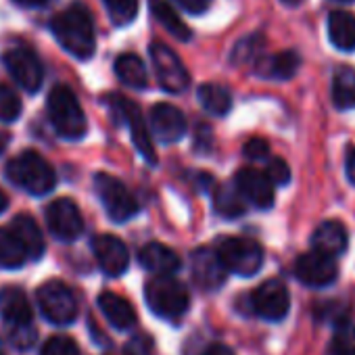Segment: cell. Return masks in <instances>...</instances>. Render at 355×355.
Listing matches in <instances>:
<instances>
[{
  "label": "cell",
  "mask_w": 355,
  "mask_h": 355,
  "mask_svg": "<svg viewBox=\"0 0 355 355\" xmlns=\"http://www.w3.org/2000/svg\"><path fill=\"white\" fill-rule=\"evenodd\" d=\"M51 30L57 38V42L76 59L86 61L94 55L96 51V34H94V24L90 11L76 3L55 15Z\"/></svg>",
  "instance_id": "cell-1"
},
{
  "label": "cell",
  "mask_w": 355,
  "mask_h": 355,
  "mask_svg": "<svg viewBox=\"0 0 355 355\" xmlns=\"http://www.w3.org/2000/svg\"><path fill=\"white\" fill-rule=\"evenodd\" d=\"M9 180L21 191L42 197L49 195L57 184V173L53 165L36 150H24L7 165Z\"/></svg>",
  "instance_id": "cell-2"
},
{
  "label": "cell",
  "mask_w": 355,
  "mask_h": 355,
  "mask_svg": "<svg viewBox=\"0 0 355 355\" xmlns=\"http://www.w3.org/2000/svg\"><path fill=\"white\" fill-rule=\"evenodd\" d=\"M144 295L153 313L163 320H175L184 315L191 305V295L187 286L171 274H157L153 280H148Z\"/></svg>",
  "instance_id": "cell-3"
},
{
  "label": "cell",
  "mask_w": 355,
  "mask_h": 355,
  "mask_svg": "<svg viewBox=\"0 0 355 355\" xmlns=\"http://www.w3.org/2000/svg\"><path fill=\"white\" fill-rule=\"evenodd\" d=\"M49 117L59 136L78 140L86 134L88 121L84 109L71 88L59 84L49 94Z\"/></svg>",
  "instance_id": "cell-4"
},
{
  "label": "cell",
  "mask_w": 355,
  "mask_h": 355,
  "mask_svg": "<svg viewBox=\"0 0 355 355\" xmlns=\"http://www.w3.org/2000/svg\"><path fill=\"white\" fill-rule=\"evenodd\" d=\"M218 253L226 270L236 276H253L263 266V249L253 239H245V236L224 239L218 245Z\"/></svg>",
  "instance_id": "cell-5"
},
{
  "label": "cell",
  "mask_w": 355,
  "mask_h": 355,
  "mask_svg": "<svg viewBox=\"0 0 355 355\" xmlns=\"http://www.w3.org/2000/svg\"><path fill=\"white\" fill-rule=\"evenodd\" d=\"M94 191L107 211V216L113 222H128L138 214V203L134 195L125 189L123 182H119L115 175L109 173H96L94 175Z\"/></svg>",
  "instance_id": "cell-6"
},
{
  "label": "cell",
  "mask_w": 355,
  "mask_h": 355,
  "mask_svg": "<svg viewBox=\"0 0 355 355\" xmlns=\"http://www.w3.org/2000/svg\"><path fill=\"white\" fill-rule=\"evenodd\" d=\"M38 303L44 318L53 324L65 326L78 318V301L73 291L61 280H49L38 288Z\"/></svg>",
  "instance_id": "cell-7"
},
{
  "label": "cell",
  "mask_w": 355,
  "mask_h": 355,
  "mask_svg": "<svg viewBox=\"0 0 355 355\" xmlns=\"http://www.w3.org/2000/svg\"><path fill=\"white\" fill-rule=\"evenodd\" d=\"M148 53H150V61H153V67H155L157 82H159V86L163 90L180 94V92H184L189 88L191 76H189L184 63L180 61V57H178L167 44L153 42Z\"/></svg>",
  "instance_id": "cell-8"
},
{
  "label": "cell",
  "mask_w": 355,
  "mask_h": 355,
  "mask_svg": "<svg viewBox=\"0 0 355 355\" xmlns=\"http://www.w3.org/2000/svg\"><path fill=\"white\" fill-rule=\"evenodd\" d=\"M3 63L9 76L26 92H38L44 80V69L40 59L28 49H11L3 55Z\"/></svg>",
  "instance_id": "cell-9"
},
{
  "label": "cell",
  "mask_w": 355,
  "mask_h": 355,
  "mask_svg": "<svg viewBox=\"0 0 355 355\" xmlns=\"http://www.w3.org/2000/svg\"><path fill=\"white\" fill-rule=\"evenodd\" d=\"M111 107L115 109L117 117H121L130 132H132V140L136 144V148L140 150V155L148 161V163H157V155H155V146H153V132L150 125H146L138 105H134L132 101L123 98V96H111Z\"/></svg>",
  "instance_id": "cell-10"
},
{
  "label": "cell",
  "mask_w": 355,
  "mask_h": 355,
  "mask_svg": "<svg viewBox=\"0 0 355 355\" xmlns=\"http://www.w3.org/2000/svg\"><path fill=\"white\" fill-rule=\"evenodd\" d=\"M49 230L65 243L76 241L84 232V218L80 207L71 199H57L46 207Z\"/></svg>",
  "instance_id": "cell-11"
},
{
  "label": "cell",
  "mask_w": 355,
  "mask_h": 355,
  "mask_svg": "<svg viewBox=\"0 0 355 355\" xmlns=\"http://www.w3.org/2000/svg\"><path fill=\"white\" fill-rule=\"evenodd\" d=\"M253 309L263 320H270V322L284 320L291 309V295L284 282L268 280L259 284L257 291L253 293Z\"/></svg>",
  "instance_id": "cell-12"
},
{
  "label": "cell",
  "mask_w": 355,
  "mask_h": 355,
  "mask_svg": "<svg viewBox=\"0 0 355 355\" xmlns=\"http://www.w3.org/2000/svg\"><path fill=\"white\" fill-rule=\"evenodd\" d=\"M295 276L299 282H303L305 286H311V288L328 286L336 278L334 257L324 255L320 251L305 253L295 261Z\"/></svg>",
  "instance_id": "cell-13"
},
{
  "label": "cell",
  "mask_w": 355,
  "mask_h": 355,
  "mask_svg": "<svg viewBox=\"0 0 355 355\" xmlns=\"http://www.w3.org/2000/svg\"><path fill=\"white\" fill-rule=\"evenodd\" d=\"M234 182L245 197L247 203H251L257 209H270L274 203V182L266 171L245 167L236 173Z\"/></svg>",
  "instance_id": "cell-14"
},
{
  "label": "cell",
  "mask_w": 355,
  "mask_h": 355,
  "mask_svg": "<svg viewBox=\"0 0 355 355\" xmlns=\"http://www.w3.org/2000/svg\"><path fill=\"white\" fill-rule=\"evenodd\" d=\"M148 125L150 132L165 144L178 142L187 134V117L184 113L169 105V103H157L148 113Z\"/></svg>",
  "instance_id": "cell-15"
},
{
  "label": "cell",
  "mask_w": 355,
  "mask_h": 355,
  "mask_svg": "<svg viewBox=\"0 0 355 355\" xmlns=\"http://www.w3.org/2000/svg\"><path fill=\"white\" fill-rule=\"evenodd\" d=\"M92 251H94V257H96L101 270L111 278L121 276L130 266L128 247L123 245L121 239H117L113 234H98L92 241Z\"/></svg>",
  "instance_id": "cell-16"
},
{
  "label": "cell",
  "mask_w": 355,
  "mask_h": 355,
  "mask_svg": "<svg viewBox=\"0 0 355 355\" xmlns=\"http://www.w3.org/2000/svg\"><path fill=\"white\" fill-rule=\"evenodd\" d=\"M193 278L205 291H216L226 282V266L218 253V249H197L191 259Z\"/></svg>",
  "instance_id": "cell-17"
},
{
  "label": "cell",
  "mask_w": 355,
  "mask_h": 355,
  "mask_svg": "<svg viewBox=\"0 0 355 355\" xmlns=\"http://www.w3.org/2000/svg\"><path fill=\"white\" fill-rule=\"evenodd\" d=\"M32 305L19 286H5L0 291V318L11 328L32 324Z\"/></svg>",
  "instance_id": "cell-18"
},
{
  "label": "cell",
  "mask_w": 355,
  "mask_h": 355,
  "mask_svg": "<svg viewBox=\"0 0 355 355\" xmlns=\"http://www.w3.org/2000/svg\"><path fill=\"white\" fill-rule=\"evenodd\" d=\"M347 245H349L347 228L340 222H336V220H330V222L320 224L315 228L313 236H311L313 251H320V253L330 255V257L343 255L347 251Z\"/></svg>",
  "instance_id": "cell-19"
},
{
  "label": "cell",
  "mask_w": 355,
  "mask_h": 355,
  "mask_svg": "<svg viewBox=\"0 0 355 355\" xmlns=\"http://www.w3.org/2000/svg\"><path fill=\"white\" fill-rule=\"evenodd\" d=\"M138 261L144 270H148L153 274H173L182 266L180 257L161 243L144 245L138 253Z\"/></svg>",
  "instance_id": "cell-20"
},
{
  "label": "cell",
  "mask_w": 355,
  "mask_h": 355,
  "mask_svg": "<svg viewBox=\"0 0 355 355\" xmlns=\"http://www.w3.org/2000/svg\"><path fill=\"white\" fill-rule=\"evenodd\" d=\"M98 307L109 324L117 330H128L136 324V311L132 303L115 293H103L98 297Z\"/></svg>",
  "instance_id": "cell-21"
},
{
  "label": "cell",
  "mask_w": 355,
  "mask_h": 355,
  "mask_svg": "<svg viewBox=\"0 0 355 355\" xmlns=\"http://www.w3.org/2000/svg\"><path fill=\"white\" fill-rule=\"evenodd\" d=\"M299 65H301V59L295 51H282L278 55L259 59V63L255 65V71L261 78H270V80H291L297 73Z\"/></svg>",
  "instance_id": "cell-22"
},
{
  "label": "cell",
  "mask_w": 355,
  "mask_h": 355,
  "mask_svg": "<svg viewBox=\"0 0 355 355\" xmlns=\"http://www.w3.org/2000/svg\"><path fill=\"white\" fill-rule=\"evenodd\" d=\"M11 230L15 232V236L24 245V249H26L30 259L36 261V259H40L44 255V249H46L44 236H42V230H40V226L36 224V220L32 216H26V214L17 216L13 220Z\"/></svg>",
  "instance_id": "cell-23"
},
{
  "label": "cell",
  "mask_w": 355,
  "mask_h": 355,
  "mask_svg": "<svg viewBox=\"0 0 355 355\" xmlns=\"http://www.w3.org/2000/svg\"><path fill=\"white\" fill-rule=\"evenodd\" d=\"M328 38L338 51H355V15L347 11H334L328 15Z\"/></svg>",
  "instance_id": "cell-24"
},
{
  "label": "cell",
  "mask_w": 355,
  "mask_h": 355,
  "mask_svg": "<svg viewBox=\"0 0 355 355\" xmlns=\"http://www.w3.org/2000/svg\"><path fill=\"white\" fill-rule=\"evenodd\" d=\"M150 13L157 19V24L163 30H167L173 38L191 40V36H193L191 28L180 19V15L175 13V9L169 3H165V0H150Z\"/></svg>",
  "instance_id": "cell-25"
},
{
  "label": "cell",
  "mask_w": 355,
  "mask_h": 355,
  "mask_svg": "<svg viewBox=\"0 0 355 355\" xmlns=\"http://www.w3.org/2000/svg\"><path fill=\"white\" fill-rule=\"evenodd\" d=\"M214 205L216 211L224 218H239L247 209V201L241 195L236 182L234 184H218L214 193Z\"/></svg>",
  "instance_id": "cell-26"
},
{
  "label": "cell",
  "mask_w": 355,
  "mask_h": 355,
  "mask_svg": "<svg viewBox=\"0 0 355 355\" xmlns=\"http://www.w3.org/2000/svg\"><path fill=\"white\" fill-rule=\"evenodd\" d=\"M201 107L216 117H224L232 109V94L220 84H203L197 92Z\"/></svg>",
  "instance_id": "cell-27"
},
{
  "label": "cell",
  "mask_w": 355,
  "mask_h": 355,
  "mask_svg": "<svg viewBox=\"0 0 355 355\" xmlns=\"http://www.w3.org/2000/svg\"><path fill=\"white\" fill-rule=\"evenodd\" d=\"M115 76L130 88H144L148 84V76L142 59L130 53L115 59Z\"/></svg>",
  "instance_id": "cell-28"
},
{
  "label": "cell",
  "mask_w": 355,
  "mask_h": 355,
  "mask_svg": "<svg viewBox=\"0 0 355 355\" xmlns=\"http://www.w3.org/2000/svg\"><path fill=\"white\" fill-rule=\"evenodd\" d=\"M332 103L336 109L347 111L355 107V69L340 67L332 80Z\"/></svg>",
  "instance_id": "cell-29"
},
{
  "label": "cell",
  "mask_w": 355,
  "mask_h": 355,
  "mask_svg": "<svg viewBox=\"0 0 355 355\" xmlns=\"http://www.w3.org/2000/svg\"><path fill=\"white\" fill-rule=\"evenodd\" d=\"M28 253L13 230L0 228V268L17 270L28 261Z\"/></svg>",
  "instance_id": "cell-30"
},
{
  "label": "cell",
  "mask_w": 355,
  "mask_h": 355,
  "mask_svg": "<svg viewBox=\"0 0 355 355\" xmlns=\"http://www.w3.org/2000/svg\"><path fill=\"white\" fill-rule=\"evenodd\" d=\"M328 355H355V324L340 320L330 338Z\"/></svg>",
  "instance_id": "cell-31"
},
{
  "label": "cell",
  "mask_w": 355,
  "mask_h": 355,
  "mask_svg": "<svg viewBox=\"0 0 355 355\" xmlns=\"http://www.w3.org/2000/svg\"><path fill=\"white\" fill-rule=\"evenodd\" d=\"M115 26H128L138 13V0H103Z\"/></svg>",
  "instance_id": "cell-32"
},
{
  "label": "cell",
  "mask_w": 355,
  "mask_h": 355,
  "mask_svg": "<svg viewBox=\"0 0 355 355\" xmlns=\"http://www.w3.org/2000/svg\"><path fill=\"white\" fill-rule=\"evenodd\" d=\"M21 115V101L17 92L5 84H0V121L11 123Z\"/></svg>",
  "instance_id": "cell-33"
},
{
  "label": "cell",
  "mask_w": 355,
  "mask_h": 355,
  "mask_svg": "<svg viewBox=\"0 0 355 355\" xmlns=\"http://www.w3.org/2000/svg\"><path fill=\"white\" fill-rule=\"evenodd\" d=\"M40 355H80V349L69 336H53L46 340Z\"/></svg>",
  "instance_id": "cell-34"
},
{
  "label": "cell",
  "mask_w": 355,
  "mask_h": 355,
  "mask_svg": "<svg viewBox=\"0 0 355 355\" xmlns=\"http://www.w3.org/2000/svg\"><path fill=\"white\" fill-rule=\"evenodd\" d=\"M266 173L270 175V180L274 182V187H282V184H288L291 180V169L286 165V161L282 159H270L268 165H266Z\"/></svg>",
  "instance_id": "cell-35"
},
{
  "label": "cell",
  "mask_w": 355,
  "mask_h": 355,
  "mask_svg": "<svg viewBox=\"0 0 355 355\" xmlns=\"http://www.w3.org/2000/svg\"><path fill=\"white\" fill-rule=\"evenodd\" d=\"M9 336H11V343L17 347V349H30L36 340V330L32 328V324L28 326H15L9 330Z\"/></svg>",
  "instance_id": "cell-36"
},
{
  "label": "cell",
  "mask_w": 355,
  "mask_h": 355,
  "mask_svg": "<svg viewBox=\"0 0 355 355\" xmlns=\"http://www.w3.org/2000/svg\"><path fill=\"white\" fill-rule=\"evenodd\" d=\"M123 355H153V338L146 334H136L128 340Z\"/></svg>",
  "instance_id": "cell-37"
},
{
  "label": "cell",
  "mask_w": 355,
  "mask_h": 355,
  "mask_svg": "<svg viewBox=\"0 0 355 355\" xmlns=\"http://www.w3.org/2000/svg\"><path fill=\"white\" fill-rule=\"evenodd\" d=\"M243 153H245V157L251 159V161H263V159H268V155H270V146H268V142L261 140V138H251V140L245 144Z\"/></svg>",
  "instance_id": "cell-38"
},
{
  "label": "cell",
  "mask_w": 355,
  "mask_h": 355,
  "mask_svg": "<svg viewBox=\"0 0 355 355\" xmlns=\"http://www.w3.org/2000/svg\"><path fill=\"white\" fill-rule=\"evenodd\" d=\"M173 3H178L187 13L193 15H201L211 7V0H173Z\"/></svg>",
  "instance_id": "cell-39"
},
{
  "label": "cell",
  "mask_w": 355,
  "mask_h": 355,
  "mask_svg": "<svg viewBox=\"0 0 355 355\" xmlns=\"http://www.w3.org/2000/svg\"><path fill=\"white\" fill-rule=\"evenodd\" d=\"M345 173L347 180L355 187V146H349L347 157H345Z\"/></svg>",
  "instance_id": "cell-40"
},
{
  "label": "cell",
  "mask_w": 355,
  "mask_h": 355,
  "mask_svg": "<svg viewBox=\"0 0 355 355\" xmlns=\"http://www.w3.org/2000/svg\"><path fill=\"white\" fill-rule=\"evenodd\" d=\"M203 355H234V353H232V349H228L226 345H211V347L205 349Z\"/></svg>",
  "instance_id": "cell-41"
},
{
  "label": "cell",
  "mask_w": 355,
  "mask_h": 355,
  "mask_svg": "<svg viewBox=\"0 0 355 355\" xmlns=\"http://www.w3.org/2000/svg\"><path fill=\"white\" fill-rule=\"evenodd\" d=\"M15 3H17L19 7L36 9V7H42V5H46V3H49V0H15Z\"/></svg>",
  "instance_id": "cell-42"
},
{
  "label": "cell",
  "mask_w": 355,
  "mask_h": 355,
  "mask_svg": "<svg viewBox=\"0 0 355 355\" xmlns=\"http://www.w3.org/2000/svg\"><path fill=\"white\" fill-rule=\"evenodd\" d=\"M7 205H9V199H7V195L3 191H0V214L7 209Z\"/></svg>",
  "instance_id": "cell-43"
},
{
  "label": "cell",
  "mask_w": 355,
  "mask_h": 355,
  "mask_svg": "<svg viewBox=\"0 0 355 355\" xmlns=\"http://www.w3.org/2000/svg\"><path fill=\"white\" fill-rule=\"evenodd\" d=\"M301 3H303V0H282V5H286V7H297Z\"/></svg>",
  "instance_id": "cell-44"
},
{
  "label": "cell",
  "mask_w": 355,
  "mask_h": 355,
  "mask_svg": "<svg viewBox=\"0 0 355 355\" xmlns=\"http://www.w3.org/2000/svg\"><path fill=\"white\" fill-rule=\"evenodd\" d=\"M5 146H7V138L0 134V155H3V150H5Z\"/></svg>",
  "instance_id": "cell-45"
},
{
  "label": "cell",
  "mask_w": 355,
  "mask_h": 355,
  "mask_svg": "<svg viewBox=\"0 0 355 355\" xmlns=\"http://www.w3.org/2000/svg\"><path fill=\"white\" fill-rule=\"evenodd\" d=\"M336 3H353V0H336Z\"/></svg>",
  "instance_id": "cell-46"
}]
</instances>
